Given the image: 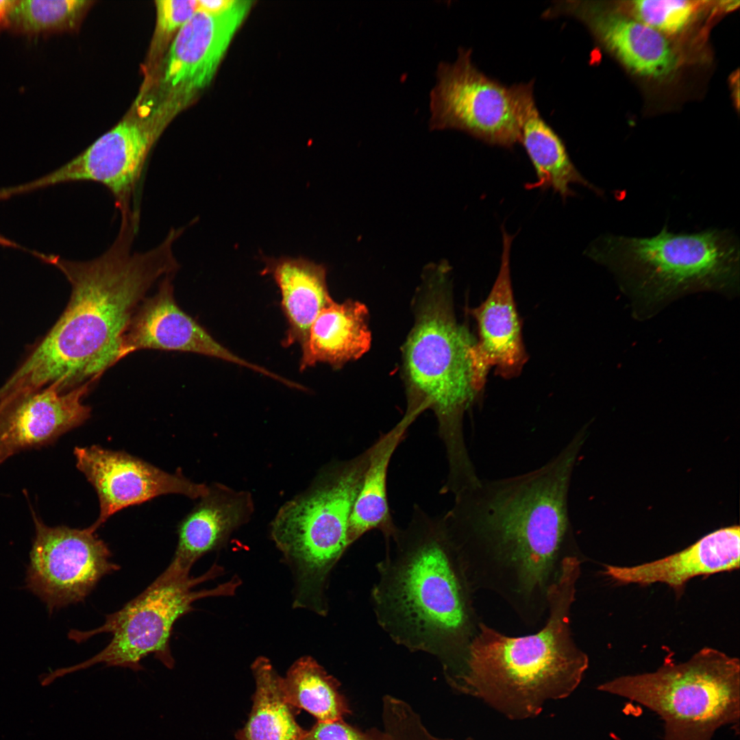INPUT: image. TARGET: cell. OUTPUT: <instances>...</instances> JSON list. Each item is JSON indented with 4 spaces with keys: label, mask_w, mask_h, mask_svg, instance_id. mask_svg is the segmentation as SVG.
Instances as JSON below:
<instances>
[{
    "label": "cell",
    "mask_w": 740,
    "mask_h": 740,
    "mask_svg": "<svg viewBox=\"0 0 740 740\" xmlns=\"http://www.w3.org/2000/svg\"><path fill=\"white\" fill-rule=\"evenodd\" d=\"M262 275H269L278 285L288 328L282 345H301L320 310L332 300L326 283V268L304 257L263 258Z\"/></svg>",
    "instance_id": "cell-22"
},
{
    "label": "cell",
    "mask_w": 740,
    "mask_h": 740,
    "mask_svg": "<svg viewBox=\"0 0 740 740\" xmlns=\"http://www.w3.org/2000/svg\"><path fill=\"white\" fill-rule=\"evenodd\" d=\"M138 230L131 223H121L108 249L86 261L37 254L66 276L71 286L69 302L0 388V398L13 400L50 384L61 391L93 384L122 359L123 337L134 313L152 286L180 267L173 245L184 229L171 227L156 247L132 252Z\"/></svg>",
    "instance_id": "cell-2"
},
{
    "label": "cell",
    "mask_w": 740,
    "mask_h": 740,
    "mask_svg": "<svg viewBox=\"0 0 740 740\" xmlns=\"http://www.w3.org/2000/svg\"><path fill=\"white\" fill-rule=\"evenodd\" d=\"M251 4L248 1H232L219 12L198 10L177 31L171 44L164 83L186 92L206 86Z\"/></svg>",
    "instance_id": "cell-18"
},
{
    "label": "cell",
    "mask_w": 740,
    "mask_h": 740,
    "mask_svg": "<svg viewBox=\"0 0 740 740\" xmlns=\"http://www.w3.org/2000/svg\"><path fill=\"white\" fill-rule=\"evenodd\" d=\"M17 0H0V32L8 29L9 18Z\"/></svg>",
    "instance_id": "cell-33"
},
{
    "label": "cell",
    "mask_w": 740,
    "mask_h": 740,
    "mask_svg": "<svg viewBox=\"0 0 740 740\" xmlns=\"http://www.w3.org/2000/svg\"><path fill=\"white\" fill-rule=\"evenodd\" d=\"M739 556L740 528L732 526L661 559L631 567L605 565L604 574L621 584L665 583L680 593L694 577L739 569Z\"/></svg>",
    "instance_id": "cell-19"
},
{
    "label": "cell",
    "mask_w": 740,
    "mask_h": 740,
    "mask_svg": "<svg viewBox=\"0 0 740 740\" xmlns=\"http://www.w3.org/2000/svg\"><path fill=\"white\" fill-rule=\"evenodd\" d=\"M501 264L486 299L469 310L476 321L478 337L469 351L474 389L480 394L492 367L510 380L520 375L528 360L522 337V324L513 295L510 249L514 236L502 227Z\"/></svg>",
    "instance_id": "cell-14"
},
{
    "label": "cell",
    "mask_w": 740,
    "mask_h": 740,
    "mask_svg": "<svg viewBox=\"0 0 740 740\" xmlns=\"http://www.w3.org/2000/svg\"><path fill=\"white\" fill-rule=\"evenodd\" d=\"M430 92V130L454 129L486 144L512 148L519 140L515 85L484 74L460 47L454 62H441Z\"/></svg>",
    "instance_id": "cell-10"
},
{
    "label": "cell",
    "mask_w": 740,
    "mask_h": 740,
    "mask_svg": "<svg viewBox=\"0 0 740 740\" xmlns=\"http://www.w3.org/2000/svg\"><path fill=\"white\" fill-rule=\"evenodd\" d=\"M386 543L371 591L378 624L394 642L435 656L447 682L463 667L480 621L441 517L415 505L407 526Z\"/></svg>",
    "instance_id": "cell-3"
},
{
    "label": "cell",
    "mask_w": 740,
    "mask_h": 740,
    "mask_svg": "<svg viewBox=\"0 0 740 740\" xmlns=\"http://www.w3.org/2000/svg\"><path fill=\"white\" fill-rule=\"evenodd\" d=\"M584 441L582 430L539 468L480 479L441 516L471 589L497 593L528 624L547 611L563 558L576 554L568 502Z\"/></svg>",
    "instance_id": "cell-1"
},
{
    "label": "cell",
    "mask_w": 740,
    "mask_h": 740,
    "mask_svg": "<svg viewBox=\"0 0 740 740\" xmlns=\"http://www.w3.org/2000/svg\"><path fill=\"white\" fill-rule=\"evenodd\" d=\"M232 1H198L199 10L210 13L219 12L227 8Z\"/></svg>",
    "instance_id": "cell-32"
},
{
    "label": "cell",
    "mask_w": 740,
    "mask_h": 740,
    "mask_svg": "<svg viewBox=\"0 0 740 740\" xmlns=\"http://www.w3.org/2000/svg\"><path fill=\"white\" fill-rule=\"evenodd\" d=\"M77 469L95 488L100 511L89 528L96 531L112 515L161 495L176 493L201 498L208 486L195 483L180 472L169 473L127 453L99 445L74 449Z\"/></svg>",
    "instance_id": "cell-13"
},
{
    "label": "cell",
    "mask_w": 740,
    "mask_h": 740,
    "mask_svg": "<svg viewBox=\"0 0 740 740\" xmlns=\"http://www.w3.org/2000/svg\"><path fill=\"white\" fill-rule=\"evenodd\" d=\"M88 3L84 0H17L8 29L32 36L72 29Z\"/></svg>",
    "instance_id": "cell-27"
},
{
    "label": "cell",
    "mask_w": 740,
    "mask_h": 740,
    "mask_svg": "<svg viewBox=\"0 0 740 740\" xmlns=\"http://www.w3.org/2000/svg\"><path fill=\"white\" fill-rule=\"evenodd\" d=\"M156 7L157 29L163 35L178 31L199 10L194 0H158Z\"/></svg>",
    "instance_id": "cell-30"
},
{
    "label": "cell",
    "mask_w": 740,
    "mask_h": 740,
    "mask_svg": "<svg viewBox=\"0 0 740 740\" xmlns=\"http://www.w3.org/2000/svg\"><path fill=\"white\" fill-rule=\"evenodd\" d=\"M35 536L26 587L51 613L82 602L105 576L120 569L111 552L89 527L49 526L32 510Z\"/></svg>",
    "instance_id": "cell-11"
},
{
    "label": "cell",
    "mask_w": 740,
    "mask_h": 740,
    "mask_svg": "<svg viewBox=\"0 0 740 740\" xmlns=\"http://www.w3.org/2000/svg\"><path fill=\"white\" fill-rule=\"evenodd\" d=\"M580 564L578 555L563 558L548 591L545 624L538 632L510 637L480 621L449 686L515 720L535 717L547 702L570 695L589 666L571 629Z\"/></svg>",
    "instance_id": "cell-4"
},
{
    "label": "cell",
    "mask_w": 740,
    "mask_h": 740,
    "mask_svg": "<svg viewBox=\"0 0 740 740\" xmlns=\"http://www.w3.org/2000/svg\"><path fill=\"white\" fill-rule=\"evenodd\" d=\"M221 571L219 566L214 565L201 576L193 578L190 576V571L172 560L167 568L141 593L121 609L106 615L102 626L89 631H71L69 637L77 642L103 632L111 634L112 639L93 657L50 673V679L53 680L97 663L138 671L143 669L140 661L151 654L168 669H173L175 660L170 648V639L177 619L193 609L192 605L196 600L232 595L241 584V580L234 577L213 589L193 590L195 586L214 578Z\"/></svg>",
    "instance_id": "cell-9"
},
{
    "label": "cell",
    "mask_w": 740,
    "mask_h": 740,
    "mask_svg": "<svg viewBox=\"0 0 740 740\" xmlns=\"http://www.w3.org/2000/svg\"><path fill=\"white\" fill-rule=\"evenodd\" d=\"M172 275L162 278L157 292L145 297L134 313L123 337L121 358L140 349L198 354L234 363L283 382L282 376L239 357L182 310L173 295Z\"/></svg>",
    "instance_id": "cell-15"
},
{
    "label": "cell",
    "mask_w": 740,
    "mask_h": 740,
    "mask_svg": "<svg viewBox=\"0 0 740 740\" xmlns=\"http://www.w3.org/2000/svg\"><path fill=\"white\" fill-rule=\"evenodd\" d=\"M391 740H452L437 737L426 728L414 726L395 730L391 735Z\"/></svg>",
    "instance_id": "cell-31"
},
{
    "label": "cell",
    "mask_w": 740,
    "mask_h": 740,
    "mask_svg": "<svg viewBox=\"0 0 740 740\" xmlns=\"http://www.w3.org/2000/svg\"><path fill=\"white\" fill-rule=\"evenodd\" d=\"M340 682L312 657L302 656L294 662L282 678V690L287 702L304 709L317 721H332L351 713Z\"/></svg>",
    "instance_id": "cell-26"
},
{
    "label": "cell",
    "mask_w": 740,
    "mask_h": 740,
    "mask_svg": "<svg viewBox=\"0 0 740 740\" xmlns=\"http://www.w3.org/2000/svg\"><path fill=\"white\" fill-rule=\"evenodd\" d=\"M573 16L587 25L596 39L631 71L648 77L667 76L677 63L674 49L660 32L643 23L578 1H554L543 12L547 18Z\"/></svg>",
    "instance_id": "cell-17"
},
{
    "label": "cell",
    "mask_w": 740,
    "mask_h": 740,
    "mask_svg": "<svg viewBox=\"0 0 740 740\" xmlns=\"http://www.w3.org/2000/svg\"><path fill=\"white\" fill-rule=\"evenodd\" d=\"M155 134L125 120L98 138L71 160L33 182L13 188L14 194L74 182L97 183L112 195L121 221L138 223L143 177Z\"/></svg>",
    "instance_id": "cell-12"
},
{
    "label": "cell",
    "mask_w": 740,
    "mask_h": 740,
    "mask_svg": "<svg viewBox=\"0 0 740 740\" xmlns=\"http://www.w3.org/2000/svg\"><path fill=\"white\" fill-rule=\"evenodd\" d=\"M256 689L251 710L238 740H302L306 730L296 722L293 706L286 700L282 677L270 661L257 658L251 665Z\"/></svg>",
    "instance_id": "cell-25"
},
{
    "label": "cell",
    "mask_w": 740,
    "mask_h": 740,
    "mask_svg": "<svg viewBox=\"0 0 740 740\" xmlns=\"http://www.w3.org/2000/svg\"><path fill=\"white\" fill-rule=\"evenodd\" d=\"M587 254L652 299L698 288L728 291L739 279V243L728 230L675 234L665 225L651 237L607 234Z\"/></svg>",
    "instance_id": "cell-7"
},
{
    "label": "cell",
    "mask_w": 740,
    "mask_h": 740,
    "mask_svg": "<svg viewBox=\"0 0 740 740\" xmlns=\"http://www.w3.org/2000/svg\"><path fill=\"white\" fill-rule=\"evenodd\" d=\"M597 689L656 713L663 740H712L722 727L739 722V661L711 648L653 672L619 676Z\"/></svg>",
    "instance_id": "cell-8"
},
{
    "label": "cell",
    "mask_w": 740,
    "mask_h": 740,
    "mask_svg": "<svg viewBox=\"0 0 740 740\" xmlns=\"http://www.w3.org/2000/svg\"><path fill=\"white\" fill-rule=\"evenodd\" d=\"M92 384L61 391L56 384L0 406V465L13 455L55 441L91 412L82 403Z\"/></svg>",
    "instance_id": "cell-16"
},
{
    "label": "cell",
    "mask_w": 740,
    "mask_h": 740,
    "mask_svg": "<svg viewBox=\"0 0 740 740\" xmlns=\"http://www.w3.org/2000/svg\"><path fill=\"white\" fill-rule=\"evenodd\" d=\"M632 10L638 21L663 33L676 34L691 21L695 5L681 0L634 1Z\"/></svg>",
    "instance_id": "cell-28"
},
{
    "label": "cell",
    "mask_w": 740,
    "mask_h": 740,
    "mask_svg": "<svg viewBox=\"0 0 740 740\" xmlns=\"http://www.w3.org/2000/svg\"><path fill=\"white\" fill-rule=\"evenodd\" d=\"M367 314L366 306L360 302L330 301L316 317L301 345L300 371L318 363L340 368L367 352L371 341Z\"/></svg>",
    "instance_id": "cell-23"
},
{
    "label": "cell",
    "mask_w": 740,
    "mask_h": 740,
    "mask_svg": "<svg viewBox=\"0 0 740 740\" xmlns=\"http://www.w3.org/2000/svg\"><path fill=\"white\" fill-rule=\"evenodd\" d=\"M254 511L252 495L214 482L180 522L173 560L190 571L204 555L223 547L234 531L247 523Z\"/></svg>",
    "instance_id": "cell-20"
},
{
    "label": "cell",
    "mask_w": 740,
    "mask_h": 740,
    "mask_svg": "<svg viewBox=\"0 0 740 740\" xmlns=\"http://www.w3.org/2000/svg\"><path fill=\"white\" fill-rule=\"evenodd\" d=\"M519 140L531 161L536 180L527 189H552L565 200L575 195L572 184L582 185L598 195L603 192L586 180L572 162L565 144L541 116L534 97V81L515 84Z\"/></svg>",
    "instance_id": "cell-21"
},
{
    "label": "cell",
    "mask_w": 740,
    "mask_h": 740,
    "mask_svg": "<svg viewBox=\"0 0 740 740\" xmlns=\"http://www.w3.org/2000/svg\"><path fill=\"white\" fill-rule=\"evenodd\" d=\"M415 420L406 416L391 430L380 435L369 447L368 464L355 500L349 536L351 544L365 534L377 530L385 541L397 532L389 507L387 476L391 458Z\"/></svg>",
    "instance_id": "cell-24"
},
{
    "label": "cell",
    "mask_w": 740,
    "mask_h": 740,
    "mask_svg": "<svg viewBox=\"0 0 740 740\" xmlns=\"http://www.w3.org/2000/svg\"><path fill=\"white\" fill-rule=\"evenodd\" d=\"M302 740H389L384 731L376 728L362 730L344 719L319 722L306 730Z\"/></svg>",
    "instance_id": "cell-29"
},
{
    "label": "cell",
    "mask_w": 740,
    "mask_h": 740,
    "mask_svg": "<svg viewBox=\"0 0 740 740\" xmlns=\"http://www.w3.org/2000/svg\"><path fill=\"white\" fill-rule=\"evenodd\" d=\"M369 452V447L324 465L305 491L280 507L269 525L270 538L295 576L296 608L328 613L329 576L352 545L349 522Z\"/></svg>",
    "instance_id": "cell-6"
},
{
    "label": "cell",
    "mask_w": 740,
    "mask_h": 740,
    "mask_svg": "<svg viewBox=\"0 0 740 740\" xmlns=\"http://www.w3.org/2000/svg\"><path fill=\"white\" fill-rule=\"evenodd\" d=\"M426 274L415 323L404 349L405 415L416 419L426 409L434 412L445 449L447 478L463 481L476 471L463 432L465 412L479 395L469 356L476 340L456 321L447 264L428 269Z\"/></svg>",
    "instance_id": "cell-5"
}]
</instances>
